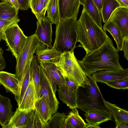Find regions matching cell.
I'll list each match as a JSON object with an SVG mask.
<instances>
[{
  "label": "cell",
  "mask_w": 128,
  "mask_h": 128,
  "mask_svg": "<svg viewBox=\"0 0 128 128\" xmlns=\"http://www.w3.org/2000/svg\"><path fill=\"white\" fill-rule=\"evenodd\" d=\"M119 50L108 36L105 43L78 61L85 72L90 75L99 70H122L119 62Z\"/></svg>",
  "instance_id": "obj_1"
},
{
  "label": "cell",
  "mask_w": 128,
  "mask_h": 128,
  "mask_svg": "<svg viewBox=\"0 0 128 128\" xmlns=\"http://www.w3.org/2000/svg\"><path fill=\"white\" fill-rule=\"evenodd\" d=\"M77 42L85 50L86 55L97 49L106 42L108 36L100 28L83 8L77 21Z\"/></svg>",
  "instance_id": "obj_2"
},
{
  "label": "cell",
  "mask_w": 128,
  "mask_h": 128,
  "mask_svg": "<svg viewBox=\"0 0 128 128\" xmlns=\"http://www.w3.org/2000/svg\"><path fill=\"white\" fill-rule=\"evenodd\" d=\"M86 74L87 79L84 87L78 86L76 90L77 108L85 112H99L112 119V115L105 106L104 99L96 82L91 75Z\"/></svg>",
  "instance_id": "obj_3"
},
{
  "label": "cell",
  "mask_w": 128,
  "mask_h": 128,
  "mask_svg": "<svg viewBox=\"0 0 128 128\" xmlns=\"http://www.w3.org/2000/svg\"><path fill=\"white\" fill-rule=\"evenodd\" d=\"M77 18L61 20L56 24L52 46L61 53L73 51L76 47L78 38Z\"/></svg>",
  "instance_id": "obj_4"
},
{
  "label": "cell",
  "mask_w": 128,
  "mask_h": 128,
  "mask_svg": "<svg viewBox=\"0 0 128 128\" xmlns=\"http://www.w3.org/2000/svg\"><path fill=\"white\" fill-rule=\"evenodd\" d=\"M55 65L62 75H65L78 86L84 87L87 78L86 74L74 56V51L62 53Z\"/></svg>",
  "instance_id": "obj_5"
},
{
  "label": "cell",
  "mask_w": 128,
  "mask_h": 128,
  "mask_svg": "<svg viewBox=\"0 0 128 128\" xmlns=\"http://www.w3.org/2000/svg\"><path fill=\"white\" fill-rule=\"evenodd\" d=\"M41 43L35 33L28 36L23 48L16 59L15 74L20 82L27 64L33 57L36 49Z\"/></svg>",
  "instance_id": "obj_6"
},
{
  "label": "cell",
  "mask_w": 128,
  "mask_h": 128,
  "mask_svg": "<svg viewBox=\"0 0 128 128\" xmlns=\"http://www.w3.org/2000/svg\"><path fill=\"white\" fill-rule=\"evenodd\" d=\"M28 36L24 34L18 23L10 25L5 30L2 40H4L10 52L16 59L18 57L23 48Z\"/></svg>",
  "instance_id": "obj_7"
},
{
  "label": "cell",
  "mask_w": 128,
  "mask_h": 128,
  "mask_svg": "<svg viewBox=\"0 0 128 128\" xmlns=\"http://www.w3.org/2000/svg\"><path fill=\"white\" fill-rule=\"evenodd\" d=\"M39 68L41 88L38 98L42 96L44 98L50 108L52 116L57 111L59 102L54 93L50 80L40 65Z\"/></svg>",
  "instance_id": "obj_8"
},
{
  "label": "cell",
  "mask_w": 128,
  "mask_h": 128,
  "mask_svg": "<svg viewBox=\"0 0 128 128\" xmlns=\"http://www.w3.org/2000/svg\"><path fill=\"white\" fill-rule=\"evenodd\" d=\"M36 23V28L35 34L42 43L50 48H52V24L47 16L38 20Z\"/></svg>",
  "instance_id": "obj_9"
},
{
  "label": "cell",
  "mask_w": 128,
  "mask_h": 128,
  "mask_svg": "<svg viewBox=\"0 0 128 128\" xmlns=\"http://www.w3.org/2000/svg\"><path fill=\"white\" fill-rule=\"evenodd\" d=\"M92 76L96 82L104 84L116 80H128V68L99 70L93 73Z\"/></svg>",
  "instance_id": "obj_10"
},
{
  "label": "cell",
  "mask_w": 128,
  "mask_h": 128,
  "mask_svg": "<svg viewBox=\"0 0 128 128\" xmlns=\"http://www.w3.org/2000/svg\"><path fill=\"white\" fill-rule=\"evenodd\" d=\"M35 53L39 62L54 64L58 62L62 54L53 46L50 48L42 43L38 46Z\"/></svg>",
  "instance_id": "obj_11"
},
{
  "label": "cell",
  "mask_w": 128,
  "mask_h": 128,
  "mask_svg": "<svg viewBox=\"0 0 128 128\" xmlns=\"http://www.w3.org/2000/svg\"><path fill=\"white\" fill-rule=\"evenodd\" d=\"M80 1L81 0H58L60 20L77 18Z\"/></svg>",
  "instance_id": "obj_12"
},
{
  "label": "cell",
  "mask_w": 128,
  "mask_h": 128,
  "mask_svg": "<svg viewBox=\"0 0 128 128\" xmlns=\"http://www.w3.org/2000/svg\"><path fill=\"white\" fill-rule=\"evenodd\" d=\"M128 8L120 7L113 12L108 20L120 30L124 38L128 36Z\"/></svg>",
  "instance_id": "obj_13"
},
{
  "label": "cell",
  "mask_w": 128,
  "mask_h": 128,
  "mask_svg": "<svg viewBox=\"0 0 128 128\" xmlns=\"http://www.w3.org/2000/svg\"><path fill=\"white\" fill-rule=\"evenodd\" d=\"M39 63L50 80L54 93L56 94L57 85L66 84L61 72L54 64L42 62Z\"/></svg>",
  "instance_id": "obj_14"
},
{
  "label": "cell",
  "mask_w": 128,
  "mask_h": 128,
  "mask_svg": "<svg viewBox=\"0 0 128 128\" xmlns=\"http://www.w3.org/2000/svg\"><path fill=\"white\" fill-rule=\"evenodd\" d=\"M37 99L36 89L32 77L18 108L20 110H25L29 112L34 108L35 102Z\"/></svg>",
  "instance_id": "obj_15"
},
{
  "label": "cell",
  "mask_w": 128,
  "mask_h": 128,
  "mask_svg": "<svg viewBox=\"0 0 128 128\" xmlns=\"http://www.w3.org/2000/svg\"><path fill=\"white\" fill-rule=\"evenodd\" d=\"M57 85L59 97L60 100L71 109L77 108L76 90H72L66 84Z\"/></svg>",
  "instance_id": "obj_16"
},
{
  "label": "cell",
  "mask_w": 128,
  "mask_h": 128,
  "mask_svg": "<svg viewBox=\"0 0 128 128\" xmlns=\"http://www.w3.org/2000/svg\"><path fill=\"white\" fill-rule=\"evenodd\" d=\"M20 81L15 74L0 71V84L4 87L6 92L15 95L18 89Z\"/></svg>",
  "instance_id": "obj_17"
},
{
  "label": "cell",
  "mask_w": 128,
  "mask_h": 128,
  "mask_svg": "<svg viewBox=\"0 0 128 128\" xmlns=\"http://www.w3.org/2000/svg\"><path fill=\"white\" fill-rule=\"evenodd\" d=\"M10 100L0 94V125L2 128L9 121L14 112Z\"/></svg>",
  "instance_id": "obj_18"
},
{
  "label": "cell",
  "mask_w": 128,
  "mask_h": 128,
  "mask_svg": "<svg viewBox=\"0 0 128 128\" xmlns=\"http://www.w3.org/2000/svg\"><path fill=\"white\" fill-rule=\"evenodd\" d=\"M32 58L29 60L26 65L20 82L18 89L16 94L14 95L15 99L18 106L22 100L32 78L30 66Z\"/></svg>",
  "instance_id": "obj_19"
},
{
  "label": "cell",
  "mask_w": 128,
  "mask_h": 128,
  "mask_svg": "<svg viewBox=\"0 0 128 128\" xmlns=\"http://www.w3.org/2000/svg\"><path fill=\"white\" fill-rule=\"evenodd\" d=\"M105 106L114 118L116 126L123 123H128V112L120 108L116 104L108 102L105 100Z\"/></svg>",
  "instance_id": "obj_20"
},
{
  "label": "cell",
  "mask_w": 128,
  "mask_h": 128,
  "mask_svg": "<svg viewBox=\"0 0 128 128\" xmlns=\"http://www.w3.org/2000/svg\"><path fill=\"white\" fill-rule=\"evenodd\" d=\"M84 116L88 124L87 128H100L99 125L100 124L112 120L103 114L94 111H88Z\"/></svg>",
  "instance_id": "obj_21"
},
{
  "label": "cell",
  "mask_w": 128,
  "mask_h": 128,
  "mask_svg": "<svg viewBox=\"0 0 128 128\" xmlns=\"http://www.w3.org/2000/svg\"><path fill=\"white\" fill-rule=\"evenodd\" d=\"M28 112L17 108L8 122L2 128H24Z\"/></svg>",
  "instance_id": "obj_22"
},
{
  "label": "cell",
  "mask_w": 128,
  "mask_h": 128,
  "mask_svg": "<svg viewBox=\"0 0 128 128\" xmlns=\"http://www.w3.org/2000/svg\"><path fill=\"white\" fill-rule=\"evenodd\" d=\"M81 4L95 22L102 28L101 13L93 0H81Z\"/></svg>",
  "instance_id": "obj_23"
},
{
  "label": "cell",
  "mask_w": 128,
  "mask_h": 128,
  "mask_svg": "<svg viewBox=\"0 0 128 128\" xmlns=\"http://www.w3.org/2000/svg\"><path fill=\"white\" fill-rule=\"evenodd\" d=\"M40 64L35 56H34L30 66V73L36 89L37 98L40 91L41 84L39 67Z\"/></svg>",
  "instance_id": "obj_24"
},
{
  "label": "cell",
  "mask_w": 128,
  "mask_h": 128,
  "mask_svg": "<svg viewBox=\"0 0 128 128\" xmlns=\"http://www.w3.org/2000/svg\"><path fill=\"white\" fill-rule=\"evenodd\" d=\"M102 28L104 31L107 30L111 34L116 43L117 49L122 51L124 38L118 27L112 22L108 20L104 23Z\"/></svg>",
  "instance_id": "obj_25"
},
{
  "label": "cell",
  "mask_w": 128,
  "mask_h": 128,
  "mask_svg": "<svg viewBox=\"0 0 128 128\" xmlns=\"http://www.w3.org/2000/svg\"><path fill=\"white\" fill-rule=\"evenodd\" d=\"M47 123L34 108L28 112L24 128H47Z\"/></svg>",
  "instance_id": "obj_26"
},
{
  "label": "cell",
  "mask_w": 128,
  "mask_h": 128,
  "mask_svg": "<svg viewBox=\"0 0 128 128\" xmlns=\"http://www.w3.org/2000/svg\"><path fill=\"white\" fill-rule=\"evenodd\" d=\"M34 108L43 120L47 123L52 115L48 104L42 96L36 101Z\"/></svg>",
  "instance_id": "obj_27"
},
{
  "label": "cell",
  "mask_w": 128,
  "mask_h": 128,
  "mask_svg": "<svg viewBox=\"0 0 128 128\" xmlns=\"http://www.w3.org/2000/svg\"><path fill=\"white\" fill-rule=\"evenodd\" d=\"M46 11L48 19L52 24H56L60 20L58 0H50Z\"/></svg>",
  "instance_id": "obj_28"
},
{
  "label": "cell",
  "mask_w": 128,
  "mask_h": 128,
  "mask_svg": "<svg viewBox=\"0 0 128 128\" xmlns=\"http://www.w3.org/2000/svg\"><path fill=\"white\" fill-rule=\"evenodd\" d=\"M120 7L119 4L116 0H106L103 3L101 13L104 22L108 20L114 11Z\"/></svg>",
  "instance_id": "obj_29"
},
{
  "label": "cell",
  "mask_w": 128,
  "mask_h": 128,
  "mask_svg": "<svg viewBox=\"0 0 128 128\" xmlns=\"http://www.w3.org/2000/svg\"><path fill=\"white\" fill-rule=\"evenodd\" d=\"M18 11L15 7L5 1L0 2V19L10 20L18 17Z\"/></svg>",
  "instance_id": "obj_30"
},
{
  "label": "cell",
  "mask_w": 128,
  "mask_h": 128,
  "mask_svg": "<svg viewBox=\"0 0 128 128\" xmlns=\"http://www.w3.org/2000/svg\"><path fill=\"white\" fill-rule=\"evenodd\" d=\"M66 118L74 128H87L88 124L79 115L76 108L72 109Z\"/></svg>",
  "instance_id": "obj_31"
},
{
  "label": "cell",
  "mask_w": 128,
  "mask_h": 128,
  "mask_svg": "<svg viewBox=\"0 0 128 128\" xmlns=\"http://www.w3.org/2000/svg\"><path fill=\"white\" fill-rule=\"evenodd\" d=\"M29 6L38 20H39L45 16L47 9L44 6L41 0H30Z\"/></svg>",
  "instance_id": "obj_32"
},
{
  "label": "cell",
  "mask_w": 128,
  "mask_h": 128,
  "mask_svg": "<svg viewBox=\"0 0 128 128\" xmlns=\"http://www.w3.org/2000/svg\"><path fill=\"white\" fill-rule=\"evenodd\" d=\"M67 116L64 113L56 112L52 116L47 123V128H63Z\"/></svg>",
  "instance_id": "obj_33"
},
{
  "label": "cell",
  "mask_w": 128,
  "mask_h": 128,
  "mask_svg": "<svg viewBox=\"0 0 128 128\" xmlns=\"http://www.w3.org/2000/svg\"><path fill=\"white\" fill-rule=\"evenodd\" d=\"M20 21L18 17H16L10 20L0 19V42L2 40L3 34L5 30L12 24L18 23Z\"/></svg>",
  "instance_id": "obj_34"
},
{
  "label": "cell",
  "mask_w": 128,
  "mask_h": 128,
  "mask_svg": "<svg viewBox=\"0 0 128 128\" xmlns=\"http://www.w3.org/2000/svg\"><path fill=\"white\" fill-rule=\"evenodd\" d=\"M105 84L108 86L116 89L123 90L128 89V80L110 81Z\"/></svg>",
  "instance_id": "obj_35"
},
{
  "label": "cell",
  "mask_w": 128,
  "mask_h": 128,
  "mask_svg": "<svg viewBox=\"0 0 128 128\" xmlns=\"http://www.w3.org/2000/svg\"><path fill=\"white\" fill-rule=\"evenodd\" d=\"M62 76L66 84L72 90H76L78 86L66 76L64 75Z\"/></svg>",
  "instance_id": "obj_36"
},
{
  "label": "cell",
  "mask_w": 128,
  "mask_h": 128,
  "mask_svg": "<svg viewBox=\"0 0 128 128\" xmlns=\"http://www.w3.org/2000/svg\"><path fill=\"white\" fill-rule=\"evenodd\" d=\"M128 36H126L124 38L122 44V50H123L124 57L128 60Z\"/></svg>",
  "instance_id": "obj_37"
},
{
  "label": "cell",
  "mask_w": 128,
  "mask_h": 128,
  "mask_svg": "<svg viewBox=\"0 0 128 128\" xmlns=\"http://www.w3.org/2000/svg\"><path fill=\"white\" fill-rule=\"evenodd\" d=\"M19 5L20 9L21 10H27L29 8L30 0H18Z\"/></svg>",
  "instance_id": "obj_38"
},
{
  "label": "cell",
  "mask_w": 128,
  "mask_h": 128,
  "mask_svg": "<svg viewBox=\"0 0 128 128\" xmlns=\"http://www.w3.org/2000/svg\"><path fill=\"white\" fill-rule=\"evenodd\" d=\"M3 50L0 48V70H2L6 67V63L3 56Z\"/></svg>",
  "instance_id": "obj_39"
},
{
  "label": "cell",
  "mask_w": 128,
  "mask_h": 128,
  "mask_svg": "<svg viewBox=\"0 0 128 128\" xmlns=\"http://www.w3.org/2000/svg\"><path fill=\"white\" fill-rule=\"evenodd\" d=\"M5 1L10 5L14 6L18 10L20 9L19 4L18 0H1Z\"/></svg>",
  "instance_id": "obj_40"
},
{
  "label": "cell",
  "mask_w": 128,
  "mask_h": 128,
  "mask_svg": "<svg viewBox=\"0 0 128 128\" xmlns=\"http://www.w3.org/2000/svg\"><path fill=\"white\" fill-rule=\"evenodd\" d=\"M98 8L101 13L102 7L104 2L106 0H93Z\"/></svg>",
  "instance_id": "obj_41"
},
{
  "label": "cell",
  "mask_w": 128,
  "mask_h": 128,
  "mask_svg": "<svg viewBox=\"0 0 128 128\" xmlns=\"http://www.w3.org/2000/svg\"><path fill=\"white\" fill-rule=\"evenodd\" d=\"M121 7L128 8V0H116Z\"/></svg>",
  "instance_id": "obj_42"
},
{
  "label": "cell",
  "mask_w": 128,
  "mask_h": 128,
  "mask_svg": "<svg viewBox=\"0 0 128 128\" xmlns=\"http://www.w3.org/2000/svg\"><path fill=\"white\" fill-rule=\"evenodd\" d=\"M63 128H74L66 117L63 125Z\"/></svg>",
  "instance_id": "obj_43"
},
{
  "label": "cell",
  "mask_w": 128,
  "mask_h": 128,
  "mask_svg": "<svg viewBox=\"0 0 128 128\" xmlns=\"http://www.w3.org/2000/svg\"><path fill=\"white\" fill-rule=\"evenodd\" d=\"M116 128H128V123H123L116 126Z\"/></svg>",
  "instance_id": "obj_44"
},
{
  "label": "cell",
  "mask_w": 128,
  "mask_h": 128,
  "mask_svg": "<svg viewBox=\"0 0 128 128\" xmlns=\"http://www.w3.org/2000/svg\"><path fill=\"white\" fill-rule=\"evenodd\" d=\"M50 0H41L45 7L47 9L48 4Z\"/></svg>",
  "instance_id": "obj_45"
}]
</instances>
